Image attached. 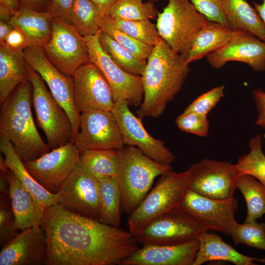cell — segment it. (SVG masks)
<instances>
[{
	"label": "cell",
	"instance_id": "obj_23",
	"mask_svg": "<svg viewBox=\"0 0 265 265\" xmlns=\"http://www.w3.org/2000/svg\"><path fill=\"white\" fill-rule=\"evenodd\" d=\"M199 245L193 265H201L208 262L222 261L236 265H254L257 258L243 255L225 242L221 237L204 231L198 238Z\"/></svg>",
	"mask_w": 265,
	"mask_h": 265
},
{
	"label": "cell",
	"instance_id": "obj_46",
	"mask_svg": "<svg viewBox=\"0 0 265 265\" xmlns=\"http://www.w3.org/2000/svg\"><path fill=\"white\" fill-rule=\"evenodd\" d=\"M22 6L38 12H48L50 0H19Z\"/></svg>",
	"mask_w": 265,
	"mask_h": 265
},
{
	"label": "cell",
	"instance_id": "obj_2",
	"mask_svg": "<svg viewBox=\"0 0 265 265\" xmlns=\"http://www.w3.org/2000/svg\"><path fill=\"white\" fill-rule=\"evenodd\" d=\"M186 60L163 39L153 47L141 75L144 96L137 111L140 118H157L163 113L187 78L190 68Z\"/></svg>",
	"mask_w": 265,
	"mask_h": 265
},
{
	"label": "cell",
	"instance_id": "obj_35",
	"mask_svg": "<svg viewBox=\"0 0 265 265\" xmlns=\"http://www.w3.org/2000/svg\"><path fill=\"white\" fill-rule=\"evenodd\" d=\"M262 145L260 134L252 137L249 142V153L240 156L236 164L241 174L253 176L265 186V155Z\"/></svg>",
	"mask_w": 265,
	"mask_h": 265
},
{
	"label": "cell",
	"instance_id": "obj_30",
	"mask_svg": "<svg viewBox=\"0 0 265 265\" xmlns=\"http://www.w3.org/2000/svg\"><path fill=\"white\" fill-rule=\"evenodd\" d=\"M247 206L245 222L256 221L265 214V186L253 176L242 174L237 182Z\"/></svg>",
	"mask_w": 265,
	"mask_h": 265
},
{
	"label": "cell",
	"instance_id": "obj_8",
	"mask_svg": "<svg viewBox=\"0 0 265 265\" xmlns=\"http://www.w3.org/2000/svg\"><path fill=\"white\" fill-rule=\"evenodd\" d=\"M51 36L43 47L50 61L64 75L72 77L90 62L84 37L70 24L53 18Z\"/></svg>",
	"mask_w": 265,
	"mask_h": 265
},
{
	"label": "cell",
	"instance_id": "obj_1",
	"mask_svg": "<svg viewBox=\"0 0 265 265\" xmlns=\"http://www.w3.org/2000/svg\"><path fill=\"white\" fill-rule=\"evenodd\" d=\"M41 226L47 244L46 265H120L138 248L129 231L57 204L45 209Z\"/></svg>",
	"mask_w": 265,
	"mask_h": 265
},
{
	"label": "cell",
	"instance_id": "obj_36",
	"mask_svg": "<svg viewBox=\"0 0 265 265\" xmlns=\"http://www.w3.org/2000/svg\"><path fill=\"white\" fill-rule=\"evenodd\" d=\"M108 17L117 28L147 45L154 47L162 39L156 26L150 20H125Z\"/></svg>",
	"mask_w": 265,
	"mask_h": 265
},
{
	"label": "cell",
	"instance_id": "obj_52",
	"mask_svg": "<svg viewBox=\"0 0 265 265\" xmlns=\"http://www.w3.org/2000/svg\"><path fill=\"white\" fill-rule=\"evenodd\" d=\"M257 261H258V262H261V263H265V257H264V258H263L262 259H258Z\"/></svg>",
	"mask_w": 265,
	"mask_h": 265
},
{
	"label": "cell",
	"instance_id": "obj_11",
	"mask_svg": "<svg viewBox=\"0 0 265 265\" xmlns=\"http://www.w3.org/2000/svg\"><path fill=\"white\" fill-rule=\"evenodd\" d=\"M55 195L56 204L75 213L98 220L100 211L99 182L80 161Z\"/></svg>",
	"mask_w": 265,
	"mask_h": 265
},
{
	"label": "cell",
	"instance_id": "obj_45",
	"mask_svg": "<svg viewBox=\"0 0 265 265\" xmlns=\"http://www.w3.org/2000/svg\"><path fill=\"white\" fill-rule=\"evenodd\" d=\"M252 95L255 101L258 112L255 123L265 130V91L260 88L254 89ZM264 138L265 139V133Z\"/></svg>",
	"mask_w": 265,
	"mask_h": 265
},
{
	"label": "cell",
	"instance_id": "obj_14",
	"mask_svg": "<svg viewBox=\"0 0 265 265\" xmlns=\"http://www.w3.org/2000/svg\"><path fill=\"white\" fill-rule=\"evenodd\" d=\"M234 197L214 199L200 195L187 189L180 207L203 228L208 231H219L231 236L237 223L235 214L238 209Z\"/></svg>",
	"mask_w": 265,
	"mask_h": 265
},
{
	"label": "cell",
	"instance_id": "obj_18",
	"mask_svg": "<svg viewBox=\"0 0 265 265\" xmlns=\"http://www.w3.org/2000/svg\"><path fill=\"white\" fill-rule=\"evenodd\" d=\"M74 100L80 113L95 110L111 111L114 101L108 83L91 62L79 68L72 76Z\"/></svg>",
	"mask_w": 265,
	"mask_h": 265
},
{
	"label": "cell",
	"instance_id": "obj_17",
	"mask_svg": "<svg viewBox=\"0 0 265 265\" xmlns=\"http://www.w3.org/2000/svg\"><path fill=\"white\" fill-rule=\"evenodd\" d=\"M74 143L84 149H119L125 146L119 126L111 111L95 110L80 114Z\"/></svg>",
	"mask_w": 265,
	"mask_h": 265
},
{
	"label": "cell",
	"instance_id": "obj_21",
	"mask_svg": "<svg viewBox=\"0 0 265 265\" xmlns=\"http://www.w3.org/2000/svg\"><path fill=\"white\" fill-rule=\"evenodd\" d=\"M198 239L178 244H148L138 248L120 265H193Z\"/></svg>",
	"mask_w": 265,
	"mask_h": 265
},
{
	"label": "cell",
	"instance_id": "obj_40",
	"mask_svg": "<svg viewBox=\"0 0 265 265\" xmlns=\"http://www.w3.org/2000/svg\"><path fill=\"white\" fill-rule=\"evenodd\" d=\"M8 194L0 193V245L2 247L18 233L15 228L11 206H9Z\"/></svg>",
	"mask_w": 265,
	"mask_h": 265
},
{
	"label": "cell",
	"instance_id": "obj_19",
	"mask_svg": "<svg viewBox=\"0 0 265 265\" xmlns=\"http://www.w3.org/2000/svg\"><path fill=\"white\" fill-rule=\"evenodd\" d=\"M213 68L218 69L230 61L248 65L255 71L265 70V42L245 31L241 30L228 44L207 56Z\"/></svg>",
	"mask_w": 265,
	"mask_h": 265
},
{
	"label": "cell",
	"instance_id": "obj_6",
	"mask_svg": "<svg viewBox=\"0 0 265 265\" xmlns=\"http://www.w3.org/2000/svg\"><path fill=\"white\" fill-rule=\"evenodd\" d=\"M187 177V170L181 173L170 170L160 176L153 189L130 214L128 226L133 236L156 217L180 207L188 189Z\"/></svg>",
	"mask_w": 265,
	"mask_h": 265
},
{
	"label": "cell",
	"instance_id": "obj_9",
	"mask_svg": "<svg viewBox=\"0 0 265 265\" xmlns=\"http://www.w3.org/2000/svg\"><path fill=\"white\" fill-rule=\"evenodd\" d=\"M189 189L214 199L234 197L237 180L241 173L236 164L228 161L204 159L187 170Z\"/></svg>",
	"mask_w": 265,
	"mask_h": 265
},
{
	"label": "cell",
	"instance_id": "obj_7",
	"mask_svg": "<svg viewBox=\"0 0 265 265\" xmlns=\"http://www.w3.org/2000/svg\"><path fill=\"white\" fill-rule=\"evenodd\" d=\"M28 80L32 86V104L37 122L45 133L49 149L73 142L69 116L54 99L43 79L31 68Z\"/></svg>",
	"mask_w": 265,
	"mask_h": 265
},
{
	"label": "cell",
	"instance_id": "obj_12",
	"mask_svg": "<svg viewBox=\"0 0 265 265\" xmlns=\"http://www.w3.org/2000/svg\"><path fill=\"white\" fill-rule=\"evenodd\" d=\"M205 230L180 207L156 217L134 237L142 245L178 244L198 239Z\"/></svg>",
	"mask_w": 265,
	"mask_h": 265
},
{
	"label": "cell",
	"instance_id": "obj_29",
	"mask_svg": "<svg viewBox=\"0 0 265 265\" xmlns=\"http://www.w3.org/2000/svg\"><path fill=\"white\" fill-rule=\"evenodd\" d=\"M100 193V211L98 220L103 223L120 227L121 223V197L115 177L96 178Z\"/></svg>",
	"mask_w": 265,
	"mask_h": 265
},
{
	"label": "cell",
	"instance_id": "obj_39",
	"mask_svg": "<svg viewBox=\"0 0 265 265\" xmlns=\"http://www.w3.org/2000/svg\"><path fill=\"white\" fill-rule=\"evenodd\" d=\"M175 122L183 132L200 137H205L208 134L209 122L206 115L184 111L176 119Z\"/></svg>",
	"mask_w": 265,
	"mask_h": 265
},
{
	"label": "cell",
	"instance_id": "obj_37",
	"mask_svg": "<svg viewBox=\"0 0 265 265\" xmlns=\"http://www.w3.org/2000/svg\"><path fill=\"white\" fill-rule=\"evenodd\" d=\"M101 28L139 60H147L152 51L154 47L141 42L123 32L115 26L106 15L103 18Z\"/></svg>",
	"mask_w": 265,
	"mask_h": 265
},
{
	"label": "cell",
	"instance_id": "obj_31",
	"mask_svg": "<svg viewBox=\"0 0 265 265\" xmlns=\"http://www.w3.org/2000/svg\"><path fill=\"white\" fill-rule=\"evenodd\" d=\"M104 16L90 0H75L71 22L83 37L93 36L101 31V24Z\"/></svg>",
	"mask_w": 265,
	"mask_h": 265
},
{
	"label": "cell",
	"instance_id": "obj_5",
	"mask_svg": "<svg viewBox=\"0 0 265 265\" xmlns=\"http://www.w3.org/2000/svg\"><path fill=\"white\" fill-rule=\"evenodd\" d=\"M208 21L190 0H168L158 12L156 26L172 50L187 58L195 37Z\"/></svg>",
	"mask_w": 265,
	"mask_h": 265
},
{
	"label": "cell",
	"instance_id": "obj_24",
	"mask_svg": "<svg viewBox=\"0 0 265 265\" xmlns=\"http://www.w3.org/2000/svg\"><path fill=\"white\" fill-rule=\"evenodd\" d=\"M31 68L23 52L0 45V105L23 82L28 80Z\"/></svg>",
	"mask_w": 265,
	"mask_h": 265
},
{
	"label": "cell",
	"instance_id": "obj_13",
	"mask_svg": "<svg viewBox=\"0 0 265 265\" xmlns=\"http://www.w3.org/2000/svg\"><path fill=\"white\" fill-rule=\"evenodd\" d=\"M100 33L84 37L90 62L104 75L111 89L114 102L123 100L129 106H140L144 96L141 76L127 72L111 59L101 46Z\"/></svg>",
	"mask_w": 265,
	"mask_h": 265
},
{
	"label": "cell",
	"instance_id": "obj_51",
	"mask_svg": "<svg viewBox=\"0 0 265 265\" xmlns=\"http://www.w3.org/2000/svg\"><path fill=\"white\" fill-rule=\"evenodd\" d=\"M253 3L255 9L265 24V0H263L262 3L256 2H253Z\"/></svg>",
	"mask_w": 265,
	"mask_h": 265
},
{
	"label": "cell",
	"instance_id": "obj_48",
	"mask_svg": "<svg viewBox=\"0 0 265 265\" xmlns=\"http://www.w3.org/2000/svg\"><path fill=\"white\" fill-rule=\"evenodd\" d=\"M14 26L7 22L0 21V45H3L5 40Z\"/></svg>",
	"mask_w": 265,
	"mask_h": 265
},
{
	"label": "cell",
	"instance_id": "obj_32",
	"mask_svg": "<svg viewBox=\"0 0 265 265\" xmlns=\"http://www.w3.org/2000/svg\"><path fill=\"white\" fill-rule=\"evenodd\" d=\"M80 161L96 177H115L118 166V149H84L80 151Z\"/></svg>",
	"mask_w": 265,
	"mask_h": 265
},
{
	"label": "cell",
	"instance_id": "obj_28",
	"mask_svg": "<svg viewBox=\"0 0 265 265\" xmlns=\"http://www.w3.org/2000/svg\"><path fill=\"white\" fill-rule=\"evenodd\" d=\"M230 27L247 32L265 42V24L246 0H222Z\"/></svg>",
	"mask_w": 265,
	"mask_h": 265
},
{
	"label": "cell",
	"instance_id": "obj_49",
	"mask_svg": "<svg viewBox=\"0 0 265 265\" xmlns=\"http://www.w3.org/2000/svg\"><path fill=\"white\" fill-rule=\"evenodd\" d=\"M0 4L8 8L13 15L22 7L19 0H0Z\"/></svg>",
	"mask_w": 265,
	"mask_h": 265
},
{
	"label": "cell",
	"instance_id": "obj_42",
	"mask_svg": "<svg viewBox=\"0 0 265 265\" xmlns=\"http://www.w3.org/2000/svg\"><path fill=\"white\" fill-rule=\"evenodd\" d=\"M190 1L197 11L204 16L208 21L230 26L223 11L222 0H190Z\"/></svg>",
	"mask_w": 265,
	"mask_h": 265
},
{
	"label": "cell",
	"instance_id": "obj_43",
	"mask_svg": "<svg viewBox=\"0 0 265 265\" xmlns=\"http://www.w3.org/2000/svg\"><path fill=\"white\" fill-rule=\"evenodd\" d=\"M75 0H50L48 12L53 18L71 24V12Z\"/></svg>",
	"mask_w": 265,
	"mask_h": 265
},
{
	"label": "cell",
	"instance_id": "obj_34",
	"mask_svg": "<svg viewBox=\"0 0 265 265\" xmlns=\"http://www.w3.org/2000/svg\"><path fill=\"white\" fill-rule=\"evenodd\" d=\"M158 12L152 2L142 0H117L106 16L125 20H150Z\"/></svg>",
	"mask_w": 265,
	"mask_h": 265
},
{
	"label": "cell",
	"instance_id": "obj_3",
	"mask_svg": "<svg viewBox=\"0 0 265 265\" xmlns=\"http://www.w3.org/2000/svg\"><path fill=\"white\" fill-rule=\"evenodd\" d=\"M32 86L21 83L0 106V136L8 139L23 161L50 151L36 127L31 111Z\"/></svg>",
	"mask_w": 265,
	"mask_h": 265
},
{
	"label": "cell",
	"instance_id": "obj_44",
	"mask_svg": "<svg viewBox=\"0 0 265 265\" xmlns=\"http://www.w3.org/2000/svg\"><path fill=\"white\" fill-rule=\"evenodd\" d=\"M3 45L13 50L23 52L31 44L26 34L18 27H14L6 38Z\"/></svg>",
	"mask_w": 265,
	"mask_h": 265
},
{
	"label": "cell",
	"instance_id": "obj_47",
	"mask_svg": "<svg viewBox=\"0 0 265 265\" xmlns=\"http://www.w3.org/2000/svg\"><path fill=\"white\" fill-rule=\"evenodd\" d=\"M104 15H107L117 0H90Z\"/></svg>",
	"mask_w": 265,
	"mask_h": 265
},
{
	"label": "cell",
	"instance_id": "obj_25",
	"mask_svg": "<svg viewBox=\"0 0 265 265\" xmlns=\"http://www.w3.org/2000/svg\"><path fill=\"white\" fill-rule=\"evenodd\" d=\"M0 151L4 166L45 209L56 205V195L45 189L31 175L12 143L0 136Z\"/></svg>",
	"mask_w": 265,
	"mask_h": 265
},
{
	"label": "cell",
	"instance_id": "obj_26",
	"mask_svg": "<svg viewBox=\"0 0 265 265\" xmlns=\"http://www.w3.org/2000/svg\"><path fill=\"white\" fill-rule=\"evenodd\" d=\"M240 31L209 21L195 37L187 57V63L189 64L220 49Z\"/></svg>",
	"mask_w": 265,
	"mask_h": 265
},
{
	"label": "cell",
	"instance_id": "obj_38",
	"mask_svg": "<svg viewBox=\"0 0 265 265\" xmlns=\"http://www.w3.org/2000/svg\"><path fill=\"white\" fill-rule=\"evenodd\" d=\"M231 237L236 245L245 244L265 251V223L237 222Z\"/></svg>",
	"mask_w": 265,
	"mask_h": 265
},
{
	"label": "cell",
	"instance_id": "obj_33",
	"mask_svg": "<svg viewBox=\"0 0 265 265\" xmlns=\"http://www.w3.org/2000/svg\"><path fill=\"white\" fill-rule=\"evenodd\" d=\"M99 41L103 50L118 66L128 73L141 76L147 60L137 59L119 43L102 30L99 34Z\"/></svg>",
	"mask_w": 265,
	"mask_h": 265
},
{
	"label": "cell",
	"instance_id": "obj_15",
	"mask_svg": "<svg viewBox=\"0 0 265 265\" xmlns=\"http://www.w3.org/2000/svg\"><path fill=\"white\" fill-rule=\"evenodd\" d=\"M80 155L76 144L70 142L24 163L39 184L48 191L56 194L80 161Z\"/></svg>",
	"mask_w": 265,
	"mask_h": 265
},
{
	"label": "cell",
	"instance_id": "obj_4",
	"mask_svg": "<svg viewBox=\"0 0 265 265\" xmlns=\"http://www.w3.org/2000/svg\"><path fill=\"white\" fill-rule=\"evenodd\" d=\"M118 150L115 178L121 194L122 209L131 214L147 195L155 179L172 170V167L153 160L134 146H124Z\"/></svg>",
	"mask_w": 265,
	"mask_h": 265
},
{
	"label": "cell",
	"instance_id": "obj_20",
	"mask_svg": "<svg viewBox=\"0 0 265 265\" xmlns=\"http://www.w3.org/2000/svg\"><path fill=\"white\" fill-rule=\"evenodd\" d=\"M47 244L41 226L21 231L1 247L0 265H46Z\"/></svg>",
	"mask_w": 265,
	"mask_h": 265
},
{
	"label": "cell",
	"instance_id": "obj_22",
	"mask_svg": "<svg viewBox=\"0 0 265 265\" xmlns=\"http://www.w3.org/2000/svg\"><path fill=\"white\" fill-rule=\"evenodd\" d=\"M0 171L8 183V195L15 228L22 231L33 226H41L45 208L4 165L0 166Z\"/></svg>",
	"mask_w": 265,
	"mask_h": 265
},
{
	"label": "cell",
	"instance_id": "obj_27",
	"mask_svg": "<svg viewBox=\"0 0 265 265\" xmlns=\"http://www.w3.org/2000/svg\"><path fill=\"white\" fill-rule=\"evenodd\" d=\"M53 19L48 12H38L22 7L8 23L21 29L31 45L43 47L51 36Z\"/></svg>",
	"mask_w": 265,
	"mask_h": 265
},
{
	"label": "cell",
	"instance_id": "obj_16",
	"mask_svg": "<svg viewBox=\"0 0 265 265\" xmlns=\"http://www.w3.org/2000/svg\"><path fill=\"white\" fill-rule=\"evenodd\" d=\"M126 101L114 102L111 110L120 129L125 145L138 148L153 160L170 165L175 159L174 155L164 142L151 136L144 127L141 118L131 112Z\"/></svg>",
	"mask_w": 265,
	"mask_h": 265
},
{
	"label": "cell",
	"instance_id": "obj_50",
	"mask_svg": "<svg viewBox=\"0 0 265 265\" xmlns=\"http://www.w3.org/2000/svg\"><path fill=\"white\" fill-rule=\"evenodd\" d=\"M13 14L6 7L0 4V21L8 22Z\"/></svg>",
	"mask_w": 265,
	"mask_h": 265
},
{
	"label": "cell",
	"instance_id": "obj_41",
	"mask_svg": "<svg viewBox=\"0 0 265 265\" xmlns=\"http://www.w3.org/2000/svg\"><path fill=\"white\" fill-rule=\"evenodd\" d=\"M224 85L216 86L202 94L195 99L185 110L207 116L225 96Z\"/></svg>",
	"mask_w": 265,
	"mask_h": 265
},
{
	"label": "cell",
	"instance_id": "obj_10",
	"mask_svg": "<svg viewBox=\"0 0 265 265\" xmlns=\"http://www.w3.org/2000/svg\"><path fill=\"white\" fill-rule=\"evenodd\" d=\"M23 53L29 65L40 75L54 99L68 114L74 143L79 131L80 113L75 103L73 77L57 69L48 59L41 46L30 45Z\"/></svg>",
	"mask_w": 265,
	"mask_h": 265
}]
</instances>
